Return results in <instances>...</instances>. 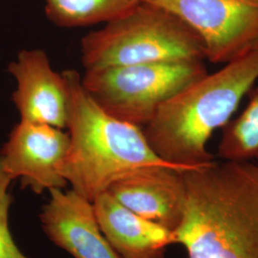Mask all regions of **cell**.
<instances>
[{
  "instance_id": "obj_7",
  "label": "cell",
  "mask_w": 258,
  "mask_h": 258,
  "mask_svg": "<svg viewBox=\"0 0 258 258\" xmlns=\"http://www.w3.org/2000/svg\"><path fill=\"white\" fill-rule=\"evenodd\" d=\"M69 143L63 129L19 120L0 151L1 163L12 181L19 179L35 194L64 188L62 166Z\"/></svg>"
},
{
  "instance_id": "obj_10",
  "label": "cell",
  "mask_w": 258,
  "mask_h": 258,
  "mask_svg": "<svg viewBox=\"0 0 258 258\" xmlns=\"http://www.w3.org/2000/svg\"><path fill=\"white\" fill-rule=\"evenodd\" d=\"M39 214L42 230L74 258H120L103 235L93 205L73 189L49 190Z\"/></svg>"
},
{
  "instance_id": "obj_14",
  "label": "cell",
  "mask_w": 258,
  "mask_h": 258,
  "mask_svg": "<svg viewBox=\"0 0 258 258\" xmlns=\"http://www.w3.org/2000/svg\"><path fill=\"white\" fill-rule=\"evenodd\" d=\"M12 179L4 170L0 159V258H28L17 246L9 227L12 204L10 184Z\"/></svg>"
},
{
  "instance_id": "obj_2",
  "label": "cell",
  "mask_w": 258,
  "mask_h": 258,
  "mask_svg": "<svg viewBox=\"0 0 258 258\" xmlns=\"http://www.w3.org/2000/svg\"><path fill=\"white\" fill-rule=\"evenodd\" d=\"M258 81V49L184 86L143 127L153 151L180 168L215 162L208 144Z\"/></svg>"
},
{
  "instance_id": "obj_5",
  "label": "cell",
  "mask_w": 258,
  "mask_h": 258,
  "mask_svg": "<svg viewBox=\"0 0 258 258\" xmlns=\"http://www.w3.org/2000/svg\"><path fill=\"white\" fill-rule=\"evenodd\" d=\"M208 73L204 61H167L85 70L84 90L119 120L145 127L163 103Z\"/></svg>"
},
{
  "instance_id": "obj_12",
  "label": "cell",
  "mask_w": 258,
  "mask_h": 258,
  "mask_svg": "<svg viewBox=\"0 0 258 258\" xmlns=\"http://www.w3.org/2000/svg\"><path fill=\"white\" fill-rule=\"evenodd\" d=\"M47 19L56 26L105 24L136 8L143 0H42Z\"/></svg>"
},
{
  "instance_id": "obj_3",
  "label": "cell",
  "mask_w": 258,
  "mask_h": 258,
  "mask_svg": "<svg viewBox=\"0 0 258 258\" xmlns=\"http://www.w3.org/2000/svg\"><path fill=\"white\" fill-rule=\"evenodd\" d=\"M63 73L70 88L66 125L70 143L62 176L74 191L92 203L113 183L136 170L172 166L153 151L143 127L111 116L94 102L76 70Z\"/></svg>"
},
{
  "instance_id": "obj_9",
  "label": "cell",
  "mask_w": 258,
  "mask_h": 258,
  "mask_svg": "<svg viewBox=\"0 0 258 258\" xmlns=\"http://www.w3.org/2000/svg\"><path fill=\"white\" fill-rule=\"evenodd\" d=\"M183 170L173 166L141 168L113 183L106 191L141 217L175 231L186 203Z\"/></svg>"
},
{
  "instance_id": "obj_1",
  "label": "cell",
  "mask_w": 258,
  "mask_h": 258,
  "mask_svg": "<svg viewBox=\"0 0 258 258\" xmlns=\"http://www.w3.org/2000/svg\"><path fill=\"white\" fill-rule=\"evenodd\" d=\"M184 217L174 231L188 258H258V158L183 170Z\"/></svg>"
},
{
  "instance_id": "obj_4",
  "label": "cell",
  "mask_w": 258,
  "mask_h": 258,
  "mask_svg": "<svg viewBox=\"0 0 258 258\" xmlns=\"http://www.w3.org/2000/svg\"><path fill=\"white\" fill-rule=\"evenodd\" d=\"M85 70L167 61H205L203 41L173 14L143 1L82 38Z\"/></svg>"
},
{
  "instance_id": "obj_8",
  "label": "cell",
  "mask_w": 258,
  "mask_h": 258,
  "mask_svg": "<svg viewBox=\"0 0 258 258\" xmlns=\"http://www.w3.org/2000/svg\"><path fill=\"white\" fill-rule=\"evenodd\" d=\"M16 82L12 100L20 121L65 129L69 116L70 88L42 49H24L8 65Z\"/></svg>"
},
{
  "instance_id": "obj_11",
  "label": "cell",
  "mask_w": 258,
  "mask_h": 258,
  "mask_svg": "<svg viewBox=\"0 0 258 258\" xmlns=\"http://www.w3.org/2000/svg\"><path fill=\"white\" fill-rule=\"evenodd\" d=\"M92 205L103 235L120 258H166L167 247L176 244L174 231L131 212L107 191Z\"/></svg>"
},
{
  "instance_id": "obj_13",
  "label": "cell",
  "mask_w": 258,
  "mask_h": 258,
  "mask_svg": "<svg viewBox=\"0 0 258 258\" xmlns=\"http://www.w3.org/2000/svg\"><path fill=\"white\" fill-rule=\"evenodd\" d=\"M247 96L243 111L222 128L217 154L225 162H247L258 158V85Z\"/></svg>"
},
{
  "instance_id": "obj_6",
  "label": "cell",
  "mask_w": 258,
  "mask_h": 258,
  "mask_svg": "<svg viewBox=\"0 0 258 258\" xmlns=\"http://www.w3.org/2000/svg\"><path fill=\"white\" fill-rule=\"evenodd\" d=\"M173 14L203 41L206 60L226 64L258 49V0H143Z\"/></svg>"
}]
</instances>
